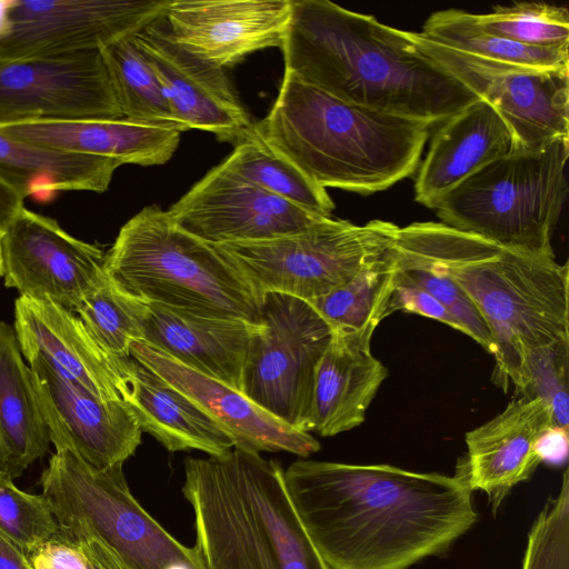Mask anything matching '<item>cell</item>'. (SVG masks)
Segmentation results:
<instances>
[{"label": "cell", "mask_w": 569, "mask_h": 569, "mask_svg": "<svg viewBox=\"0 0 569 569\" xmlns=\"http://www.w3.org/2000/svg\"><path fill=\"white\" fill-rule=\"evenodd\" d=\"M284 483L331 569H408L445 555L478 518L459 473L299 459Z\"/></svg>", "instance_id": "obj_1"}, {"label": "cell", "mask_w": 569, "mask_h": 569, "mask_svg": "<svg viewBox=\"0 0 569 569\" xmlns=\"http://www.w3.org/2000/svg\"><path fill=\"white\" fill-rule=\"evenodd\" d=\"M284 72L340 100L441 123L479 99L409 32L328 0H291Z\"/></svg>", "instance_id": "obj_2"}, {"label": "cell", "mask_w": 569, "mask_h": 569, "mask_svg": "<svg viewBox=\"0 0 569 569\" xmlns=\"http://www.w3.org/2000/svg\"><path fill=\"white\" fill-rule=\"evenodd\" d=\"M396 249L468 296L491 332L492 380L505 391L518 388L532 351L569 341V269L555 254L506 247L442 222L399 228Z\"/></svg>", "instance_id": "obj_3"}, {"label": "cell", "mask_w": 569, "mask_h": 569, "mask_svg": "<svg viewBox=\"0 0 569 569\" xmlns=\"http://www.w3.org/2000/svg\"><path fill=\"white\" fill-rule=\"evenodd\" d=\"M432 126L340 100L284 72L253 132L320 187L370 194L417 170Z\"/></svg>", "instance_id": "obj_4"}, {"label": "cell", "mask_w": 569, "mask_h": 569, "mask_svg": "<svg viewBox=\"0 0 569 569\" xmlns=\"http://www.w3.org/2000/svg\"><path fill=\"white\" fill-rule=\"evenodd\" d=\"M182 493L194 515L203 569H331L306 531L284 470L259 452L184 459Z\"/></svg>", "instance_id": "obj_5"}, {"label": "cell", "mask_w": 569, "mask_h": 569, "mask_svg": "<svg viewBox=\"0 0 569 569\" xmlns=\"http://www.w3.org/2000/svg\"><path fill=\"white\" fill-rule=\"evenodd\" d=\"M103 271L122 292L197 315L259 323L263 296L217 244L178 227L157 204L120 229Z\"/></svg>", "instance_id": "obj_6"}, {"label": "cell", "mask_w": 569, "mask_h": 569, "mask_svg": "<svg viewBox=\"0 0 569 569\" xmlns=\"http://www.w3.org/2000/svg\"><path fill=\"white\" fill-rule=\"evenodd\" d=\"M40 485L58 529L108 569H203L132 496L122 466L97 469L60 448Z\"/></svg>", "instance_id": "obj_7"}, {"label": "cell", "mask_w": 569, "mask_h": 569, "mask_svg": "<svg viewBox=\"0 0 569 569\" xmlns=\"http://www.w3.org/2000/svg\"><path fill=\"white\" fill-rule=\"evenodd\" d=\"M568 142L558 139L488 163L440 199L437 216L506 247L555 254L552 232L568 192Z\"/></svg>", "instance_id": "obj_8"}, {"label": "cell", "mask_w": 569, "mask_h": 569, "mask_svg": "<svg viewBox=\"0 0 569 569\" xmlns=\"http://www.w3.org/2000/svg\"><path fill=\"white\" fill-rule=\"evenodd\" d=\"M399 228L382 220L358 226L331 217L281 237L217 246L262 296L281 293L311 302L392 250Z\"/></svg>", "instance_id": "obj_9"}, {"label": "cell", "mask_w": 569, "mask_h": 569, "mask_svg": "<svg viewBox=\"0 0 569 569\" xmlns=\"http://www.w3.org/2000/svg\"><path fill=\"white\" fill-rule=\"evenodd\" d=\"M332 329L307 301L263 295L249 343L242 393L293 429L310 432L315 376Z\"/></svg>", "instance_id": "obj_10"}, {"label": "cell", "mask_w": 569, "mask_h": 569, "mask_svg": "<svg viewBox=\"0 0 569 569\" xmlns=\"http://www.w3.org/2000/svg\"><path fill=\"white\" fill-rule=\"evenodd\" d=\"M167 0H0V59L101 50L161 19Z\"/></svg>", "instance_id": "obj_11"}, {"label": "cell", "mask_w": 569, "mask_h": 569, "mask_svg": "<svg viewBox=\"0 0 569 569\" xmlns=\"http://www.w3.org/2000/svg\"><path fill=\"white\" fill-rule=\"evenodd\" d=\"M411 39L505 120L518 151L569 139V68L535 69L491 61L436 43L420 32Z\"/></svg>", "instance_id": "obj_12"}, {"label": "cell", "mask_w": 569, "mask_h": 569, "mask_svg": "<svg viewBox=\"0 0 569 569\" xmlns=\"http://www.w3.org/2000/svg\"><path fill=\"white\" fill-rule=\"evenodd\" d=\"M123 118L101 50L0 59V124Z\"/></svg>", "instance_id": "obj_13"}, {"label": "cell", "mask_w": 569, "mask_h": 569, "mask_svg": "<svg viewBox=\"0 0 569 569\" xmlns=\"http://www.w3.org/2000/svg\"><path fill=\"white\" fill-rule=\"evenodd\" d=\"M3 278L20 296L76 313L103 280L106 253L69 234L57 220L22 208L1 236Z\"/></svg>", "instance_id": "obj_14"}, {"label": "cell", "mask_w": 569, "mask_h": 569, "mask_svg": "<svg viewBox=\"0 0 569 569\" xmlns=\"http://www.w3.org/2000/svg\"><path fill=\"white\" fill-rule=\"evenodd\" d=\"M167 212L178 227L212 244L268 240L326 219L263 191L221 163Z\"/></svg>", "instance_id": "obj_15"}, {"label": "cell", "mask_w": 569, "mask_h": 569, "mask_svg": "<svg viewBox=\"0 0 569 569\" xmlns=\"http://www.w3.org/2000/svg\"><path fill=\"white\" fill-rule=\"evenodd\" d=\"M24 358L56 449L68 448L97 469L122 466L136 452L142 430L124 401L103 400L73 386L38 355Z\"/></svg>", "instance_id": "obj_16"}, {"label": "cell", "mask_w": 569, "mask_h": 569, "mask_svg": "<svg viewBox=\"0 0 569 569\" xmlns=\"http://www.w3.org/2000/svg\"><path fill=\"white\" fill-rule=\"evenodd\" d=\"M156 73L181 132L201 129L237 144L253 132V123L226 71L177 46L160 19L134 34Z\"/></svg>", "instance_id": "obj_17"}, {"label": "cell", "mask_w": 569, "mask_h": 569, "mask_svg": "<svg viewBox=\"0 0 569 569\" xmlns=\"http://www.w3.org/2000/svg\"><path fill=\"white\" fill-rule=\"evenodd\" d=\"M290 17L291 0H167L160 22L181 49L226 70L281 47Z\"/></svg>", "instance_id": "obj_18"}, {"label": "cell", "mask_w": 569, "mask_h": 569, "mask_svg": "<svg viewBox=\"0 0 569 569\" xmlns=\"http://www.w3.org/2000/svg\"><path fill=\"white\" fill-rule=\"evenodd\" d=\"M14 331L23 357L40 356L73 386L103 400H121L132 357L104 350L78 315L50 300L19 296Z\"/></svg>", "instance_id": "obj_19"}, {"label": "cell", "mask_w": 569, "mask_h": 569, "mask_svg": "<svg viewBox=\"0 0 569 569\" xmlns=\"http://www.w3.org/2000/svg\"><path fill=\"white\" fill-rule=\"evenodd\" d=\"M130 356L182 392L229 436L233 448L249 451H286L307 458L319 451L310 433L291 428L242 392L202 375L141 340L132 341Z\"/></svg>", "instance_id": "obj_20"}, {"label": "cell", "mask_w": 569, "mask_h": 569, "mask_svg": "<svg viewBox=\"0 0 569 569\" xmlns=\"http://www.w3.org/2000/svg\"><path fill=\"white\" fill-rule=\"evenodd\" d=\"M553 425L540 398L519 397L496 417L466 433L467 458L457 471L469 488L483 491L493 513L518 483L528 480L541 460L537 441Z\"/></svg>", "instance_id": "obj_21"}, {"label": "cell", "mask_w": 569, "mask_h": 569, "mask_svg": "<svg viewBox=\"0 0 569 569\" xmlns=\"http://www.w3.org/2000/svg\"><path fill=\"white\" fill-rule=\"evenodd\" d=\"M257 325L147 303L141 341L242 392L243 369Z\"/></svg>", "instance_id": "obj_22"}, {"label": "cell", "mask_w": 569, "mask_h": 569, "mask_svg": "<svg viewBox=\"0 0 569 569\" xmlns=\"http://www.w3.org/2000/svg\"><path fill=\"white\" fill-rule=\"evenodd\" d=\"M515 151L508 124L479 98L438 127L415 181V200L433 209L469 176Z\"/></svg>", "instance_id": "obj_23"}, {"label": "cell", "mask_w": 569, "mask_h": 569, "mask_svg": "<svg viewBox=\"0 0 569 569\" xmlns=\"http://www.w3.org/2000/svg\"><path fill=\"white\" fill-rule=\"evenodd\" d=\"M0 133L62 152L108 158L120 166H157L170 160L182 132L119 118L31 120L0 124Z\"/></svg>", "instance_id": "obj_24"}, {"label": "cell", "mask_w": 569, "mask_h": 569, "mask_svg": "<svg viewBox=\"0 0 569 569\" xmlns=\"http://www.w3.org/2000/svg\"><path fill=\"white\" fill-rule=\"evenodd\" d=\"M373 333L332 330L318 363L310 431L331 437L360 426L388 376L371 352Z\"/></svg>", "instance_id": "obj_25"}, {"label": "cell", "mask_w": 569, "mask_h": 569, "mask_svg": "<svg viewBox=\"0 0 569 569\" xmlns=\"http://www.w3.org/2000/svg\"><path fill=\"white\" fill-rule=\"evenodd\" d=\"M123 401L142 431L168 451L199 450L222 457L233 443L224 430L193 401L132 358Z\"/></svg>", "instance_id": "obj_26"}, {"label": "cell", "mask_w": 569, "mask_h": 569, "mask_svg": "<svg viewBox=\"0 0 569 569\" xmlns=\"http://www.w3.org/2000/svg\"><path fill=\"white\" fill-rule=\"evenodd\" d=\"M30 367L14 331L0 320V472L19 477L50 447Z\"/></svg>", "instance_id": "obj_27"}, {"label": "cell", "mask_w": 569, "mask_h": 569, "mask_svg": "<svg viewBox=\"0 0 569 569\" xmlns=\"http://www.w3.org/2000/svg\"><path fill=\"white\" fill-rule=\"evenodd\" d=\"M120 167L114 160L43 148L0 133V176L26 199L52 200L59 192H104Z\"/></svg>", "instance_id": "obj_28"}, {"label": "cell", "mask_w": 569, "mask_h": 569, "mask_svg": "<svg viewBox=\"0 0 569 569\" xmlns=\"http://www.w3.org/2000/svg\"><path fill=\"white\" fill-rule=\"evenodd\" d=\"M221 164L268 193L317 216L331 218L335 203L327 190L268 147L254 132L234 144Z\"/></svg>", "instance_id": "obj_29"}, {"label": "cell", "mask_w": 569, "mask_h": 569, "mask_svg": "<svg viewBox=\"0 0 569 569\" xmlns=\"http://www.w3.org/2000/svg\"><path fill=\"white\" fill-rule=\"evenodd\" d=\"M427 39L482 59L535 69L569 68L568 50L521 44L483 30L475 14L448 9L432 13L420 32Z\"/></svg>", "instance_id": "obj_30"}, {"label": "cell", "mask_w": 569, "mask_h": 569, "mask_svg": "<svg viewBox=\"0 0 569 569\" xmlns=\"http://www.w3.org/2000/svg\"><path fill=\"white\" fill-rule=\"evenodd\" d=\"M397 273L395 246L392 250L363 267L348 282L309 303L332 330L373 333L381 320L388 316Z\"/></svg>", "instance_id": "obj_31"}, {"label": "cell", "mask_w": 569, "mask_h": 569, "mask_svg": "<svg viewBox=\"0 0 569 569\" xmlns=\"http://www.w3.org/2000/svg\"><path fill=\"white\" fill-rule=\"evenodd\" d=\"M124 119L176 128L162 87L134 41V34L101 49Z\"/></svg>", "instance_id": "obj_32"}, {"label": "cell", "mask_w": 569, "mask_h": 569, "mask_svg": "<svg viewBox=\"0 0 569 569\" xmlns=\"http://www.w3.org/2000/svg\"><path fill=\"white\" fill-rule=\"evenodd\" d=\"M146 309L147 303L119 290L106 274L76 315L104 350L129 357L131 342L142 339Z\"/></svg>", "instance_id": "obj_33"}, {"label": "cell", "mask_w": 569, "mask_h": 569, "mask_svg": "<svg viewBox=\"0 0 569 569\" xmlns=\"http://www.w3.org/2000/svg\"><path fill=\"white\" fill-rule=\"evenodd\" d=\"M475 18L483 30L521 44L557 50L569 47V12L565 7L521 1L497 6L491 13Z\"/></svg>", "instance_id": "obj_34"}, {"label": "cell", "mask_w": 569, "mask_h": 569, "mask_svg": "<svg viewBox=\"0 0 569 569\" xmlns=\"http://www.w3.org/2000/svg\"><path fill=\"white\" fill-rule=\"evenodd\" d=\"M569 341L532 351L516 389L527 399L540 398L551 409L553 425L569 429Z\"/></svg>", "instance_id": "obj_35"}, {"label": "cell", "mask_w": 569, "mask_h": 569, "mask_svg": "<svg viewBox=\"0 0 569 569\" xmlns=\"http://www.w3.org/2000/svg\"><path fill=\"white\" fill-rule=\"evenodd\" d=\"M521 569H569V473L559 492L549 498L527 538Z\"/></svg>", "instance_id": "obj_36"}, {"label": "cell", "mask_w": 569, "mask_h": 569, "mask_svg": "<svg viewBox=\"0 0 569 569\" xmlns=\"http://www.w3.org/2000/svg\"><path fill=\"white\" fill-rule=\"evenodd\" d=\"M0 531L28 555L49 540L58 525L42 495L18 489L12 479L0 472Z\"/></svg>", "instance_id": "obj_37"}, {"label": "cell", "mask_w": 569, "mask_h": 569, "mask_svg": "<svg viewBox=\"0 0 569 569\" xmlns=\"http://www.w3.org/2000/svg\"><path fill=\"white\" fill-rule=\"evenodd\" d=\"M396 252L399 271L437 299L460 323L465 335L493 355L495 345L491 332L475 305L459 286L448 277L399 253L397 249Z\"/></svg>", "instance_id": "obj_38"}, {"label": "cell", "mask_w": 569, "mask_h": 569, "mask_svg": "<svg viewBox=\"0 0 569 569\" xmlns=\"http://www.w3.org/2000/svg\"><path fill=\"white\" fill-rule=\"evenodd\" d=\"M27 557L32 569H108L86 548L59 529Z\"/></svg>", "instance_id": "obj_39"}, {"label": "cell", "mask_w": 569, "mask_h": 569, "mask_svg": "<svg viewBox=\"0 0 569 569\" xmlns=\"http://www.w3.org/2000/svg\"><path fill=\"white\" fill-rule=\"evenodd\" d=\"M396 311L411 312L431 318L465 333L460 323L437 299L411 281L399 269L396 287L388 306V316Z\"/></svg>", "instance_id": "obj_40"}, {"label": "cell", "mask_w": 569, "mask_h": 569, "mask_svg": "<svg viewBox=\"0 0 569 569\" xmlns=\"http://www.w3.org/2000/svg\"><path fill=\"white\" fill-rule=\"evenodd\" d=\"M567 428L551 426L537 441V453L541 462L559 466L567 461L569 438Z\"/></svg>", "instance_id": "obj_41"}, {"label": "cell", "mask_w": 569, "mask_h": 569, "mask_svg": "<svg viewBox=\"0 0 569 569\" xmlns=\"http://www.w3.org/2000/svg\"><path fill=\"white\" fill-rule=\"evenodd\" d=\"M26 198L0 176V233L9 227L24 208Z\"/></svg>", "instance_id": "obj_42"}, {"label": "cell", "mask_w": 569, "mask_h": 569, "mask_svg": "<svg viewBox=\"0 0 569 569\" xmlns=\"http://www.w3.org/2000/svg\"><path fill=\"white\" fill-rule=\"evenodd\" d=\"M0 569H32L27 553L0 531Z\"/></svg>", "instance_id": "obj_43"}, {"label": "cell", "mask_w": 569, "mask_h": 569, "mask_svg": "<svg viewBox=\"0 0 569 569\" xmlns=\"http://www.w3.org/2000/svg\"><path fill=\"white\" fill-rule=\"evenodd\" d=\"M1 236L0 233V278L3 277V258H2V248H1Z\"/></svg>", "instance_id": "obj_44"}, {"label": "cell", "mask_w": 569, "mask_h": 569, "mask_svg": "<svg viewBox=\"0 0 569 569\" xmlns=\"http://www.w3.org/2000/svg\"><path fill=\"white\" fill-rule=\"evenodd\" d=\"M0 460H1V449H0Z\"/></svg>", "instance_id": "obj_45"}]
</instances>
